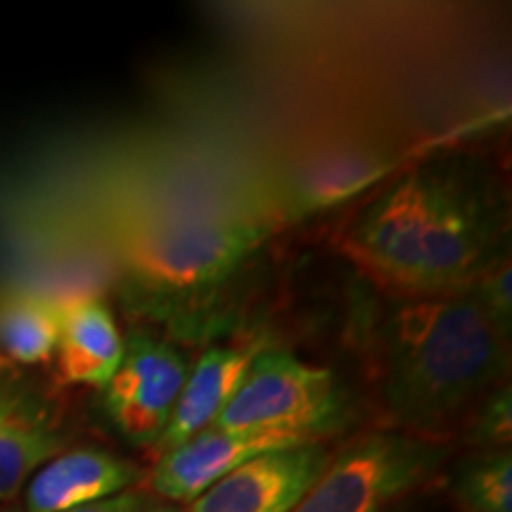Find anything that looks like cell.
I'll list each match as a JSON object with an SVG mask.
<instances>
[{
  "label": "cell",
  "mask_w": 512,
  "mask_h": 512,
  "mask_svg": "<svg viewBox=\"0 0 512 512\" xmlns=\"http://www.w3.org/2000/svg\"><path fill=\"white\" fill-rule=\"evenodd\" d=\"M501 228L482 183L456 164L432 162L380 192L342 247L384 285L430 297L470 290L501 256Z\"/></svg>",
  "instance_id": "6da1fadb"
},
{
  "label": "cell",
  "mask_w": 512,
  "mask_h": 512,
  "mask_svg": "<svg viewBox=\"0 0 512 512\" xmlns=\"http://www.w3.org/2000/svg\"><path fill=\"white\" fill-rule=\"evenodd\" d=\"M508 366V339L467 290L399 299L375 323L377 392L389 418L413 432L444 427Z\"/></svg>",
  "instance_id": "7a4b0ae2"
},
{
  "label": "cell",
  "mask_w": 512,
  "mask_h": 512,
  "mask_svg": "<svg viewBox=\"0 0 512 512\" xmlns=\"http://www.w3.org/2000/svg\"><path fill=\"white\" fill-rule=\"evenodd\" d=\"M245 219L216 214H150L119 230V252L133 278L166 294H195L230 278L264 240Z\"/></svg>",
  "instance_id": "3957f363"
},
{
  "label": "cell",
  "mask_w": 512,
  "mask_h": 512,
  "mask_svg": "<svg viewBox=\"0 0 512 512\" xmlns=\"http://www.w3.org/2000/svg\"><path fill=\"white\" fill-rule=\"evenodd\" d=\"M347 396L330 370L290 351H259L214 427L320 441L347 420Z\"/></svg>",
  "instance_id": "277c9868"
},
{
  "label": "cell",
  "mask_w": 512,
  "mask_h": 512,
  "mask_svg": "<svg viewBox=\"0 0 512 512\" xmlns=\"http://www.w3.org/2000/svg\"><path fill=\"white\" fill-rule=\"evenodd\" d=\"M444 446L403 432H373L330 458L294 512H387L444 463Z\"/></svg>",
  "instance_id": "5b68a950"
},
{
  "label": "cell",
  "mask_w": 512,
  "mask_h": 512,
  "mask_svg": "<svg viewBox=\"0 0 512 512\" xmlns=\"http://www.w3.org/2000/svg\"><path fill=\"white\" fill-rule=\"evenodd\" d=\"M188 363L171 344L133 332L124 342L117 373L102 387L105 413L121 437L157 446L188 377Z\"/></svg>",
  "instance_id": "8992f818"
},
{
  "label": "cell",
  "mask_w": 512,
  "mask_h": 512,
  "mask_svg": "<svg viewBox=\"0 0 512 512\" xmlns=\"http://www.w3.org/2000/svg\"><path fill=\"white\" fill-rule=\"evenodd\" d=\"M320 441L247 460L197 496L188 512H294L330 463Z\"/></svg>",
  "instance_id": "52a82bcc"
},
{
  "label": "cell",
  "mask_w": 512,
  "mask_h": 512,
  "mask_svg": "<svg viewBox=\"0 0 512 512\" xmlns=\"http://www.w3.org/2000/svg\"><path fill=\"white\" fill-rule=\"evenodd\" d=\"M304 444H316V441L294 437V434L209 427L183 444L159 453L150 484L164 501L190 505L247 460Z\"/></svg>",
  "instance_id": "ba28073f"
},
{
  "label": "cell",
  "mask_w": 512,
  "mask_h": 512,
  "mask_svg": "<svg viewBox=\"0 0 512 512\" xmlns=\"http://www.w3.org/2000/svg\"><path fill=\"white\" fill-rule=\"evenodd\" d=\"M140 479L131 460L100 448L57 453L31 477L27 512H69L105 498L126 494Z\"/></svg>",
  "instance_id": "9c48e42d"
},
{
  "label": "cell",
  "mask_w": 512,
  "mask_h": 512,
  "mask_svg": "<svg viewBox=\"0 0 512 512\" xmlns=\"http://www.w3.org/2000/svg\"><path fill=\"white\" fill-rule=\"evenodd\" d=\"M256 354L259 349L254 347H214L204 351L195 368L188 370L174 415L159 439L157 451H169L195 434L214 427L223 408L238 392L240 382L245 380Z\"/></svg>",
  "instance_id": "30bf717a"
},
{
  "label": "cell",
  "mask_w": 512,
  "mask_h": 512,
  "mask_svg": "<svg viewBox=\"0 0 512 512\" xmlns=\"http://www.w3.org/2000/svg\"><path fill=\"white\" fill-rule=\"evenodd\" d=\"M121 356L124 337L105 304L76 302L62 309L57 375L64 384L102 389L117 373Z\"/></svg>",
  "instance_id": "8fae6325"
},
{
  "label": "cell",
  "mask_w": 512,
  "mask_h": 512,
  "mask_svg": "<svg viewBox=\"0 0 512 512\" xmlns=\"http://www.w3.org/2000/svg\"><path fill=\"white\" fill-rule=\"evenodd\" d=\"M62 451V434L43 411L17 399L0 413V501L19 494L48 460Z\"/></svg>",
  "instance_id": "7c38bea8"
},
{
  "label": "cell",
  "mask_w": 512,
  "mask_h": 512,
  "mask_svg": "<svg viewBox=\"0 0 512 512\" xmlns=\"http://www.w3.org/2000/svg\"><path fill=\"white\" fill-rule=\"evenodd\" d=\"M392 171V162L377 152H332L318 162H302L287 181V200L299 211H316L344 202Z\"/></svg>",
  "instance_id": "4fadbf2b"
},
{
  "label": "cell",
  "mask_w": 512,
  "mask_h": 512,
  "mask_svg": "<svg viewBox=\"0 0 512 512\" xmlns=\"http://www.w3.org/2000/svg\"><path fill=\"white\" fill-rule=\"evenodd\" d=\"M62 309L36 294H10L0 302V358L17 363L48 361L57 351Z\"/></svg>",
  "instance_id": "5bb4252c"
},
{
  "label": "cell",
  "mask_w": 512,
  "mask_h": 512,
  "mask_svg": "<svg viewBox=\"0 0 512 512\" xmlns=\"http://www.w3.org/2000/svg\"><path fill=\"white\" fill-rule=\"evenodd\" d=\"M453 498L463 512H512L510 448L484 451L458 465Z\"/></svg>",
  "instance_id": "9a60e30c"
},
{
  "label": "cell",
  "mask_w": 512,
  "mask_h": 512,
  "mask_svg": "<svg viewBox=\"0 0 512 512\" xmlns=\"http://www.w3.org/2000/svg\"><path fill=\"white\" fill-rule=\"evenodd\" d=\"M510 259L503 254L472 283L467 292L477 299L486 318L505 339H510L512 328V290H510Z\"/></svg>",
  "instance_id": "2e32d148"
},
{
  "label": "cell",
  "mask_w": 512,
  "mask_h": 512,
  "mask_svg": "<svg viewBox=\"0 0 512 512\" xmlns=\"http://www.w3.org/2000/svg\"><path fill=\"white\" fill-rule=\"evenodd\" d=\"M512 437V396L510 387H496V392L486 396L482 411L477 413L472 425V439L486 451L510 448Z\"/></svg>",
  "instance_id": "e0dca14e"
},
{
  "label": "cell",
  "mask_w": 512,
  "mask_h": 512,
  "mask_svg": "<svg viewBox=\"0 0 512 512\" xmlns=\"http://www.w3.org/2000/svg\"><path fill=\"white\" fill-rule=\"evenodd\" d=\"M143 503V496L136 494V491H126V494L105 498V501L81 505V508L69 510V512H136Z\"/></svg>",
  "instance_id": "ac0fdd59"
},
{
  "label": "cell",
  "mask_w": 512,
  "mask_h": 512,
  "mask_svg": "<svg viewBox=\"0 0 512 512\" xmlns=\"http://www.w3.org/2000/svg\"><path fill=\"white\" fill-rule=\"evenodd\" d=\"M136 512H188L185 505L178 503H169V501H145L140 503V508Z\"/></svg>",
  "instance_id": "d6986e66"
},
{
  "label": "cell",
  "mask_w": 512,
  "mask_h": 512,
  "mask_svg": "<svg viewBox=\"0 0 512 512\" xmlns=\"http://www.w3.org/2000/svg\"><path fill=\"white\" fill-rule=\"evenodd\" d=\"M12 401H15V396H12L10 389H3V387H0V413H3L5 408L10 406Z\"/></svg>",
  "instance_id": "ffe728a7"
},
{
  "label": "cell",
  "mask_w": 512,
  "mask_h": 512,
  "mask_svg": "<svg viewBox=\"0 0 512 512\" xmlns=\"http://www.w3.org/2000/svg\"><path fill=\"white\" fill-rule=\"evenodd\" d=\"M0 366H3V358H0Z\"/></svg>",
  "instance_id": "44dd1931"
}]
</instances>
